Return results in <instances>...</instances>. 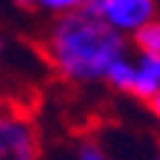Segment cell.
Returning <instances> with one entry per match:
<instances>
[{"mask_svg":"<svg viewBox=\"0 0 160 160\" xmlns=\"http://www.w3.org/2000/svg\"><path fill=\"white\" fill-rule=\"evenodd\" d=\"M41 57L71 82L103 79L117 60H122V35L98 14L71 11L54 19L43 41L35 43Z\"/></svg>","mask_w":160,"mask_h":160,"instance_id":"6da1fadb","label":"cell"},{"mask_svg":"<svg viewBox=\"0 0 160 160\" xmlns=\"http://www.w3.org/2000/svg\"><path fill=\"white\" fill-rule=\"evenodd\" d=\"M41 155L33 95H0V160H41Z\"/></svg>","mask_w":160,"mask_h":160,"instance_id":"7a4b0ae2","label":"cell"},{"mask_svg":"<svg viewBox=\"0 0 160 160\" xmlns=\"http://www.w3.org/2000/svg\"><path fill=\"white\" fill-rule=\"evenodd\" d=\"M155 14V0H106L101 17L117 30H136Z\"/></svg>","mask_w":160,"mask_h":160,"instance_id":"3957f363","label":"cell"},{"mask_svg":"<svg viewBox=\"0 0 160 160\" xmlns=\"http://www.w3.org/2000/svg\"><path fill=\"white\" fill-rule=\"evenodd\" d=\"M136 46L144 52V57H160V22H144L136 27Z\"/></svg>","mask_w":160,"mask_h":160,"instance_id":"277c9868","label":"cell"},{"mask_svg":"<svg viewBox=\"0 0 160 160\" xmlns=\"http://www.w3.org/2000/svg\"><path fill=\"white\" fill-rule=\"evenodd\" d=\"M106 79H109V82L117 87V90H128V92H130V87H133V79H136V68H130L128 62L117 60V62H114V65L106 71Z\"/></svg>","mask_w":160,"mask_h":160,"instance_id":"5b68a950","label":"cell"},{"mask_svg":"<svg viewBox=\"0 0 160 160\" xmlns=\"http://www.w3.org/2000/svg\"><path fill=\"white\" fill-rule=\"evenodd\" d=\"M160 90V82H155L152 76L141 73V71H136V79H133V87H130V92L136 98H144V101H149L152 95Z\"/></svg>","mask_w":160,"mask_h":160,"instance_id":"8992f818","label":"cell"},{"mask_svg":"<svg viewBox=\"0 0 160 160\" xmlns=\"http://www.w3.org/2000/svg\"><path fill=\"white\" fill-rule=\"evenodd\" d=\"M76 160H109V155H106L98 144L87 141V144H82V147H79V158H76Z\"/></svg>","mask_w":160,"mask_h":160,"instance_id":"52a82bcc","label":"cell"},{"mask_svg":"<svg viewBox=\"0 0 160 160\" xmlns=\"http://www.w3.org/2000/svg\"><path fill=\"white\" fill-rule=\"evenodd\" d=\"M35 6H46V8H54V11H65V8L82 6V0H35Z\"/></svg>","mask_w":160,"mask_h":160,"instance_id":"ba28073f","label":"cell"},{"mask_svg":"<svg viewBox=\"0 0 160 160\" xmlns=\"http://www.w3.org/2000/svg\"><path fill=\"white\" fill-rule=\"evenodd\" d=\"M103 3H106V0H82V8H84V11H90V14H98V17H101Z\"/></svg>","mask_w":160,"mask_h":160,"instance_id":"9c48e42d","label":"cell"},{"mask_svg":"<svg viewBox=\"0 0 160 160\" xmlns=\"http://www.w3.org/2000/svg\"><path fill=\"white\" fill-rule=\"evenodd\" d=\"M149 106H152V111H155V114L160 117V90H158V92H155V95L149 98Z\"/></svg>","mask_w":160,"mask_h":160,"instance_id":"30bf717a","label":"cell"},{"mask_svg":"<svg viewBox=\"0 0 160 160\" xmlns=\"http://www.w3.org/2000/svg\"><path fill=\"white\" fill-rule=\"evenodd\" d=\"M0 52H3V43H0Z\"/></svg>","mask_w":160,"mask_h":160,"instance_id":"8fae6325","label":"cell"}]
</instances>
